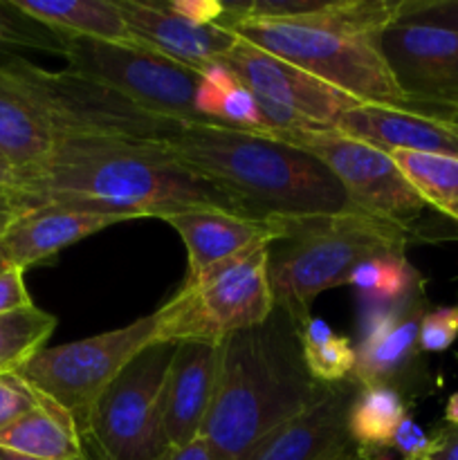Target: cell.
<instances>
[{
  "mask_svg": "<svg viewBox=\"0 0 458 460\" xmlns=\"http://www.w3.org/2000/svg\"><path fill=\"white\" fill-rule=\"evenodd\" d=\"M13 191L25 209L54 202L128 220H164L193 207L242 214L218 187L180 164L164 144L135 139L57 142L43 162L16 171Z\"/></svg>",
  "mask_w": 458,
  "mask_h": 460,
  "instance_id": "cell-1",
  "label": "cell"
},
{
  "mask_svg": "<svg viewBox=\"0 0 458 460\" xmlns=\"http://www.w3.org/2000/svg\"><path fill=\"white\" fill-rule=\"evenodd\" d=\"M323 391L305 367L299 326L286 310L274 308L268 322L220 344L200 436L214 460H242L265 436L308 411Z\"/></svg>",
  "mask_w": 458,
  "mask_h": 460,
  "instance_id": "cell-2",
  "label": "cell"
},
{
  "mask_svg": "<svg viewBox=\"0 0 458 460\" xmlns=\"http://www.w3.org/2000/svg\"><path fill=\"white\" fill-rule=\"evenodd\" d=\"M164 146L251 218H310L353 209L335 175L295 144L227 126L191 124Z\"/></svg>",
  "mask_w": 458,
  "mask_h": 460,
  "instance_id": "cell-3",
  "label": "cell"
},
{
  "mask_svg": "<svg viewBox=\"0 0 458 460\" xmlns=\"http://www.w3.org/2000/svg\"><path fill=\"white\" fill-rule=\"evenodd\" d=\"M411 229L362 211L286 218L283 238L269 245L268 274L274 304L296 326L313 314L321 292L346 286L350 272L377 256H407Z\"/></svg>",
  "mask_w": 458,
  "mask_h": 460,
  "instance_id": "cell-4",
  "label": "cell"
},
{
  "mask_svg": "<svg viewBox=\"0 0 458 460\" xmlns=\"http://www.w3.org/2000/svg\"><path fill=\"white\" fill-rule=\"evenodd\" d=\"M269 245L260 243L187 279L182 290L155 310V344H223L227 337L268 322L277 308L268 274Z\"/></svg>",
  "mask_w": 458,
  "mask_h": 460,
  "instance_id": "cell-5",
  "label": "cell"
},
{
  "mask_svg": "<svg viewBox=\"0 0 458 460\" xmlns=\"http://www.w3.org/2000/svg\"><path fill=\"white\" fill-rule=\"evenodd\" d=\"M238 39L301 67L366 106L409 111L384 58L380 36H359L301 22L245 21L232 27ZM411 112V111H409Z\"/></svg>",
  "mask_w": 458,
  "mask_h": 460,
  "instance_id": "cell-6",
  "label": "cell"
},
{
  "mask_svg": "<svg viewBox=\"0 0 458 460\" xmlns=\"http://www.w3.org/2000/svg\"><path fill=\"white\" fill-rule=\"evenodd\" d=\"M0 63L34 99L57 142L112 137L164 144L184 126L153 115L124 94L72 70H45L22 57L4 58Z\"/></svg>",
  "mask_w": 458,
  "mask_h": 460,
  "instance_id": "cell-7",
  "label": "cell"
},
{
  "mask_svg": "<svg viewBox=\"0 0 458 460\" xmlns=\"http://www.w3.org/2000/svg\"><path fill=\"white\" fill-rule=\"evenodd\" d=\"M155 313L117 331L63 346H43L18 373L48 398L75 416L85 431L94 404L112 380L151 344H155Z\"/></svg>",
  "mask_w": 458,
  "mask_h": 460,
  "instance_id": "cell-8",
  "label": "cell"
},
{
  "mask_svg": "<svg viewBox=\"0 0 458 460\" xmlns=\"http://www.w3.org/2000/svg\"><path fill=\"white\" fill-rule=\"evenodd\" d=\"M67 70L108 85L153 115L178 124H209L198 111L200 72L142 45L66 39Z\"/></svg>",
  "mask_w": 458,
  "mask_h": 460,
  "instance_id": "cell-9",
  "label": "cell"
},
{
  "mask_svg": "<svg viewBox=\"0 0 458 460\" xmlns=\"http://www.w3.org/2000/svg\"><path fill=\"white\" fill-rule=\"evenodd\" d=\"M175 346L157 341L144 349L97 400L85 434L103 460H153L169 447L162 398Z\"/></svg>",
  "mask_w": 458,
  "mask_h": 460,
  "instance_id": "cell-10",
  "label": "cell"
},
{
  "mask_svg": "<svg viewBox=\"0 0 458 460\" xmlns=\"http://www.w3.org/2000/svg\"><path fill=\"white\" fill-rule=\"evenodd\" d=\"M281 142L295 144L317 157L344 189L355 211L413 229L425 211L402 171L389 153L348 137L337 128H304L286 135Z\"/></svg>",
  "mask_w": 458,
  "mask_h": 460,
  "instance_id": "cell-11",
  "label": "cell"
},
{
  "mask_svg": "<svg viewBox=\"0 0 458 460\" xmlns=\"http://www.w3.org/2000/svg\"><path fill=\"white\" fill-rule=\"evenodd\" d=\"M377 45L409 111L445 121L456 119V31L395 21L382 31Z\"/></svg>",
  "mask_w": 458,
  "mask_h": 460,
  "instance_id": "cell-12",
  "label": "cell"
},
{
  "mask_svg": "<svg viewBox=\"0 0 458 460\" xmlns=\"http://www.w3.org/2000/svg\"><path fill=\"white\" fill-rule=\"evenodd\" d=\"M218 63L256 97L295 112L314 128H335L346 111L359 106L357 99L242 39Z\"/></svg>",
  "mask_w": 458,
  "mask_h": 460,
  "instance_id": "cell-13",
  "label": "cell"
},
{
  "mask_svg": "<svg viewBox=\"0 0 458 460\" xmlns=\"http://www.w3.org/2000/svg\"><path fill=\"white\" fill-rule=\"evenodd\" d=\"M135 43L196 72L216 66L233 48L238 36L227 27L196 22L171 7L151 0H117Z\"/></svg>",
  "mask_w": 458,
  "mask_h": 460,
  "instance_id": "cell-14",
  "label": "cell"
},
{
  "mask_svg": "<svg viewBox=\"0 0 458 460\" xmlns=\"http://www.w3.org/2000/svg\"><path fill=\"white\" fill-rule=\"evenodd\" d=\"M359 382L326 386L321 398L296 418L265 436L242 460H328L348 445V411Z\"/></svg>",
  "mask_w": 458,
  "mask_h": 460,
  "instance_id": "cell-15",
  "label": "cell"
},
{
  "mask_svg": "<svg viewBox=\"0 0 458 460\" xmlns=\"http://www.w3.org/2000/svg\"><path fill=\"white\" fill-rule=\"evenodd\" d=\"M128 218L67 205H39L13 216L0 232V252L22 272L54 259L61 250Z\"/></svg>",
  "mask_w": 458,
  "mask_h": 460,
  "instance_id": "cell-16",
  "label": "cell"
},
{
  "mask_svg": "<svg viewBox=\"0 0 458 460\" xmlns=\"http://www.w3.org/2000/svg\"><path fill=\"white\" fill-rule=\"evenodd\" d=\"M164 220L187 247V279L260 243L278 241L286 234V218H250L220 207H193Z\"/></svg>",
  "mask_w": 458,
  "mask_h": 460,
  "instance_id": "cell-17",
  "label": "cell"
},
{
  "mask_svg": "<svg viewBox=\"0 0 458 460\" xmlns=\"http://www.w3.org/2000/svg\"><path fill=\"white\" fill-rule=\"evenodd\" d=\"M220 362V344L180 341L171 358L162 398L166 443L184 445L198 438L205 425Z\"/></svg>",
  "mask_w": 458,
  "mask_h": 460,
  "instance_id": "cell-18",
  "label": "cell"
},
{
  "mask_svg": "<svg viewBox=\"0 0 458 460\" xmlns=\"http://www.w3.org/2000/svg\"><path fill=\"white\" fill-rule=\"evenodd\" d=\"M335 128L384 153L413 151L458 157L456 121L359 103L339 117Z\"/></svg>",
  "mask_w": 458,
  "mask_h": 460,
  "instance_id": "cell-19",
  "label": "cell"
},
{
  "mask_svg": "<svg viewBox=\"0 0 458 460\" xmlns=\"http://www.w3.org/2000/svg\"><path fill=\"white\" fill-rule=\"evenodd\" d=\"M420 305H393L371 314L357 349L355 380L359 385H389L420 350Z\"/></svg>",
  "mask_w": 458,
  "mask_h": 460,
  "instance_id": "cell-20",
  "label": "cell"
},
{
  "mask_svg": "<svg viewBox=\"0 0 458 460\" xmlns=\"http://www.w3.org/2000/svg\"><path fill=\"white\" fill-rule=\"evenodd\" d=\"M54 146L57 137L40 108L0 63V157L22 171L43 162Z\"/></svg>",
  "mask_w": 458,
  "mask_h": 460,
  "instance_id": "cell-21",
  "label": "cell"
},
{
  "mask_svg": "<svg viewBox=\"0 0 458 460\" xmlns=\"http://www.w3.org/2000/svg\"><path fill=\"white\" fill-rule=\"evenodd\" d=\"M63 39H88L115 45H137L117 0H12Z\"/></svg>",
  "mask_w": 458,
  "mask_h": 460,
  "instance_id": "cell-22",
  "label": "cell"
},
{
  "mask_svg": "<svg viewBox=\"0 0 458 460\" xmlns=\"http://www.w3.org/2000/svg\"><path fill=\"white\" fill-rule=\"evenodd\" d=\"M0 447L43 460L85 458L75 416L48 395H40L36 407L0 431Z\"/></svg>",
  "mask_w": 458,
  "mask_h": 460,
  "instance_id": "cell-23",
  "label": "cell"
},
{
  "mask_svg": "<svg viewBox=\"0 0 458 460\" xmlns=\"http://www.w3.org/2000/svg\"><path fill=\"white\" fill-rule=\"evenodd\" d=\"M389 155L420 200L458 225V157L413 151H393Z\"/></svg>",
  "mask_w": 458,
  "mask_h": 460,
  "instance_id": "cell-24",
  "label": "cell"
},
{
  "mask_svg": "<svg viewBox=\"0 0 458 460\" xmlns=\"http://www.w3.org/2000/svg\"><path fill=\"white\" fill-rule=\"evenodd\" d=\"M407 416L398 389L391 385H359L348 411V436L359 449L391 447L395 429Z\"/></svg>",
  "mask_w": 458,
  "mask_h": 460,
  "instance_id": "cell-25",
  "label": "cell"
},
{
  "mask_svg": "<svg viewBox=\"0 0 458 460\" xmlns=\"http://www.w3.org/2000/svg\"><path fill=\"white\" fill-rule=\"evenodd\" d=\"M301 331V349L308 373L323 386L353 380L357 349L348 337L339 335L328 326L326 319L310 317Z\"/></svg>",
  "mask_w": 458,
  "mask_h": 460,
  "instance_id": "cell-26",
  "label": "cell"
},
{
  "mask_svg": "<svg viewBox=\"0 0 458 460\" xmlns=\"http://www.w3.org/2000/svg\"><path fill=\"white\" fill-rule=\"evenodd\" d=\"M346 286H353L375 305L393 308L409 304V299L420 292V277L407 256H377L357 265Z\"/></svg>",
  "mask_w": 458,
  "mask_h": 460,
  "instance_id": "cell-27",
  "label": "cell"
},
{
  "mask_svg": "<svg viewBox=\"0 0 458 460\" xmlns=\"http://www.w3.org/2000/svg\"><path fill=\"white\" fill-rule=\"evenodd\" d=\"M57 328V317L31 308L0 314V373L18 371L34 353H39Z\"/></svg>",
  "mask_w": 458,
  "mask_h": 460,
  "instance_id": "cell-28",
  "label": "cell"
},
{
  "mask_svg": "<svg viewBox=\"0 0 458 460\" xmlns=\"http://www.w3.org/2000/svg\"><path fill=\"white\" fill-rule=\"evenodd\" d=\"M18 49H40L63 57L66 39L22 13L12 0H0V61L18 57Z\"/></svg>",
  "mask_w": 458,
  "mask_h": 460,
  "instance_id": "cell-29",
  "label": "cell"
},
{
  "mask_svg": "<svg viewBox=\"0 0 458 460\" xmlns=\"http://www.w3.org/2000/svg\"><path fill=\"white\" fill-rule=\"evenodd\" d=\"M40 395L18 371L0 373V431L36 407Z\"/></svg>",
  "mask_w": 458,
  "mask_h": 460,
  "instance_id": "cell-30",
  "label": "cell"
},
{
  "mask_svg": "<svg viewBox=\"0 0 458 460\" xmlns=\"http://www.w3.org/2000/svg\"><path fill=\"white\" fill-rule=\"evenodd\" d=\"M395 21L440 27L458 34V0H402Z\"/></svg>",
  "mask_w": 458,
  "mask_h": 460,
  "instance_id": "cell-31",
  "label": "cell"
},
{
  "mask_svg": "<svg viewBox=\"0 0 458 460\" xmlns=\"http://www.w3.org/2000/svg\"><path fill=\"white\" fill-rule=\"evenodd\" d=\"M458 340V304L425 313L420 322V350L443 353Z\"/></svg>",
  "mask_w": 458,
  "mask_h": 460,
  "instance_id": "cell-32",
  "label": "cell"
},
{
  "mask_svg": "<svg viewBox=\"0 0 458 460\" xmlns=\"http://www.w3.org/2000/svg\"><path fill=\"white\" fill-rule=\"evenodd\" d=\"M431 443L434 436H427V431L411 416H407L395 429L391 449H395L404 460H420L429 454Z\"/></svg>",
  "mask_w": 458,
  "mask_h": 460,
  "instance_id": "cell-33",
  "label": "cell"
},
{
  "mask_svg": "<svg viewBox=\"0 0 458 460\" xmlns=\"http://www.w3.org/2000/svg\"><path fill=\"white\" fill-rule=\"evenodd\" d=\"M30 292L25 286V272L21 268L9 265L4 272H0V314L18 313V310L31 308Z\"/></svg>",
  "mask_w": 458,
  "mask_h": 460,
  "instance_id": "cell-34",
  "label": "cell"
},
{
  "mask_svg": "<svg viewBox=\"0 0 458 460\" xmlns=\"http://www.w3.org/2000/svg\"><path fill=\"white\" fill-rule=\"evenodd\" d=\"M153 460H214V456H211L209 443L202 436H198L184 445H169L160 456Z\"/></svg>",
  "mask_w": 458,
  "mask_h": 460,
  "instance_id": "cell-35",
  "label": "cell"
},
{
  "mask_svg": "<svg viewBox=\"0 0 458 460\" xmlns=\"http://www.w3.org/2000/svg\"><path fill=\"white\" fill-rule=\"evenodd\" d=\"M431 460H458V427L447 425L434 436L429 454Z\"/></svg>",
  "mask_w": 458,
  "mask_h": 460,
  "instance_id": "cell-36",
  "label": "cell"
},
{
  "mask_svg": "<svg viewBox=\"0 0 458 460\" xmlns=\"http://www.w3.org/2000/svg\"><path fill=\"white\" fill-rule=\"evenodd\" d=\"M416 234V238L420 241H458V225L449 223L447 225H427L422 229H411V236Z\"/></svg>",
  "mask_w": 458,
  "mask_h": 460,
  "instance_id": "cell-37",
  "label": "cell"
},
{
  "mask_svg": "<svg viewBox=\"0 0 458 460\" xmlns=\"http://www.w3.org/2000/svg\"><path fill=\"white\" fill-rule=\"evenodd\" d=\"M21 211H25L21 196L13 189L0 187V223H9Z\"/></svg>",
  "mask_w": 458,
  "mask_h": 460,
  "instance_id": "cell-38",
  "label": "cell"
},
{
  "mask_svg": "<svg viewBox=\"0 0 458 460\" xmlns=\"http://www.w3.org/2000/svg\"><path fill=\"white\" fill-rule=\"evenodd\" d=\"M366 460H404L395 449L391 447H377V449H364Z\"/></svg>",
  "mask_w": 458,
  "mask_h": 460,
  "instance_id": "cell-39",
  "label": "cell"
},
{
  "mask_svg": "<svg viewBox=\"0 0 458 460\" xmlns=\"http://www.w3.org/2000/svg\"><path fill=\"white\" fill-rule=\"evenodd\" d=\"M445 422L452 427H458V391L449 395L447 404H445Z\"/></svg>",
  "mask_w": 458,
  "mask_h": 460,
  "instance_id": "cell-40",
  "label": "cell"
},
{
  "mask_svg": "<svg viewBox=\"0 0 458 460\" xmlns=\"http://www.w3.org/2000/svg\"><path fill=\"white\" fill-rule=\"evenodd\" d=\"M328 460H366V454H364V449H359L357 445H348L346 449H341L339 454H335L332 458Z\"/></svg>",
  "mask_w": 458,
  "mask_h": 460,
  "instance_id": "cell-41",
  "label": "cell"
},
{
  "mask_svg": "<svg viewBox=\"0 0 458 460\" xmlns=\"http://www.w3.org/2000/svg\"><path fill=\"white\" fill-rule=\"evenodd\" d=\"M13 184H16V171L7 164H0V187L13 189Z\"/></svg>",
  "mask_w": 458,
  "mask_h": 460,
  "instance_id": "cell-42",
  "label": "cell"
},
{
  "mask_svg": "<svg viewBox=\"0 0 458 460\" xmlns=\"http://www.w3.org/2000/svg\"><path fill=\"white\" fill-rule=\"evenodd\" d=\"M0 460H43V458H31V456H25V454H16V452H9V449L0 447ZM81 460H85V458H81Z\"/></svg>",
  "mask_w": 458,
  "mask_h": 460,
  "instance_id": "cell-43",
  "label": "cell"
},
{
  "mask_svg": "<svg viewBox=\"0 0 458 460\" xmlns=\"http://www.w3.org/2000/svg\"><path fill=\"white\" fill-rule=\"evenodd\" d=\"M4 225H7V223H0V232H3V227H4ZM7 268H9L7 259H4V256H3V252H0V272H4V270H7Z\"/></svg>",
  "mask_w": 458,
  "mask_h": 460,
  "instance_id": "cell-44",
  "label": "cell"
},
{
  "mask_svg": "<svg viewBox=\"0 0 458 460\" xmlns=\"http://www.w3.org/2000/svg\"><path fill=\"white\" fill-rule=\"evenodd\" d=\"M0 164H7V162H4V160H3V157H0ZM7 166H9V164H7Z\"/></svg>",
  "mask_w": 458,
  "mask_h": 460,
  "instance_id": "cell-45",
  "label": "cell"
},
{
  "mask_svg": "<svg viewBox=\"0 0 458 460\" xmlns=\"http://www.w3.org/2000/svg\"><path fill=\"white\" fill-rule=\"evenodd\" d=\"M420 460H431V458H427V456H425V458H420Z\"/></svg>",
  "mask_w": 458,
  "mask_h": 460,
  "instance_id": "cell-46",
  "label": "cell"
},
{
  "mask_svg": "<svg viewBox=\"0 0 458 460\" xmlns=\"http://www.w3.org/2000/svg\"><path fill=\"white\" fill-rule=\"evenodd\" d=\"M454 121H456V124H458V117H456V119H454Z\"/></svg>",
  "mask_w": 458,
  "mask_h": 460,
  "instance_id": "cell-47",
  "label": "cell"
}]
</instances>
